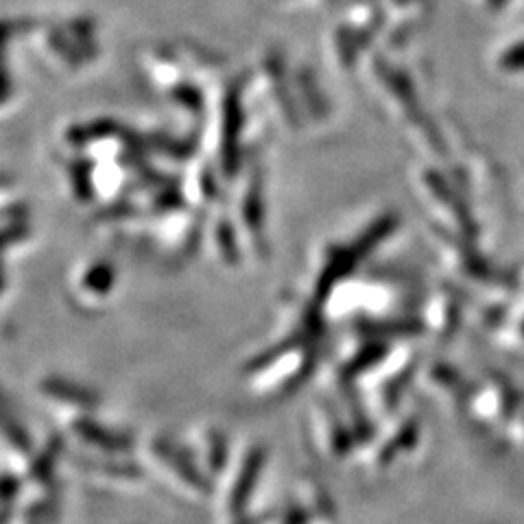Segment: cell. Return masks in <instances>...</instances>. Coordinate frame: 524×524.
Masks as SVG:
<instances>
[{
	"mask_svg": "<svg viewBox=\"0 0 524 524\" xmlns=\"http://www.w3.org/2000/svg\"><path fill=\"white\" fill-rule=\"evenodd\" d=\"M147 466L160 483L184 500H199L210 494L208 479L188 450L177 448L169 439L156 437L147 444Z\"/></svg>",
	"mask_w": 524,
	"mask_h": 524,
	"instance_id": "6da1fadb",
	"label": "cell"
},
{
	"mask_svg": "<svg viewBox=\"0 0 524 524\" xmlns=\"http://www.w3.org/2000/svg\"><path fill=\"white\" fill-rule=\"evenodd\" d=\"M75 468L88 481L105 483V487H123V490H136L145 485V474L134 466L118 461H94V459H77Z\"/></svg>",
	"mask_w": 524,
	"mask_h": 524,
	"instance_id": "7a4b0ae2",
	"label": "cell"
},
{
	"mask_svg": "<svg viewBox=\"0 0 524 524\" xmlns=\"http://www.w3.org/2000/svg\"><path fill=\"white\" fill-rule=\"evenodd\" d=\"M260 463H262V452L260 450L249 452V457L245 459V463L241 466V474H238L234 492L230 494V500H228L230 511H241L243 505L247 503V498H249V494H252L254 483L258 479Z\"/></svg>",
	"mask_w": 524,
	"mask_h": 524,
	"instance_id": "3957f363",
	"label": "cell"
},
{
	"mask_svg": "<svg viewBox=\"0 0 524 524\" xmlns=\"http://www.w3.org/2000/svg\"><path fill=\"white\" fill-rule=\"evenodd\" d=\"M190 455L197 461V466H206L214 472H219L225 463V446H223V437L217 433H206L197 437V448L190 446Z\"/></svg>",
	"mask_w": 524,
	"mask_h": 524,
	"instance_id": "277c9868",
	"label": "cell"
},
{
	"mask_svg": "<svg viewBox=\"0 0 524 524\" xmlns=\"http://www.w3.org/2000/svg\"><path fill=\"white\" fill-rule=\"evenodd\" d=\"M507 3V0H487V5H490L492 9H498V7H503Z\"/></svg>",
	"mask_w": 524,
	"mask_h": 524,
	"instance_id": "5b68a950",
	"label": "cell"
}]
</instances>
